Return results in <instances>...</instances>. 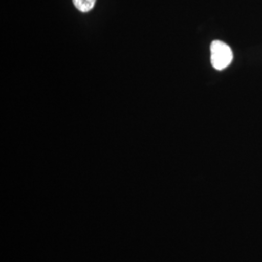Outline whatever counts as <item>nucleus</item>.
<instances>
[{"instance_id": "nucleus-2", "label": "nucleus", "mask_w": 262, "mask_h": 262, "mask_svg": "<svg viewBox=\"0 0 262 262\" xmlns=\"http://www.w3.org/2000/svg\"><path fill=\"white\" fill-rule=\"evenodd\" d=\"M95 2L96 0H73V4L76 9L83 13H86L94 9Z\"/></svg>"}, {"instance_id": "nucleus-1", "label": "nucleus", "mask_w": 262, "mask_h": 262, "mask_svg": "<svg viewBox=\"0 0 262 262\" xmlns=\"http://www.w3.org/2000/svg\"><path fill=\"white\" fill-rule=\"evenodd\" d=\"M233 54L230 47L225 42L215 40L211 44V62L216 70H224L230 66Z\"/></svg>"}]
</instances>
